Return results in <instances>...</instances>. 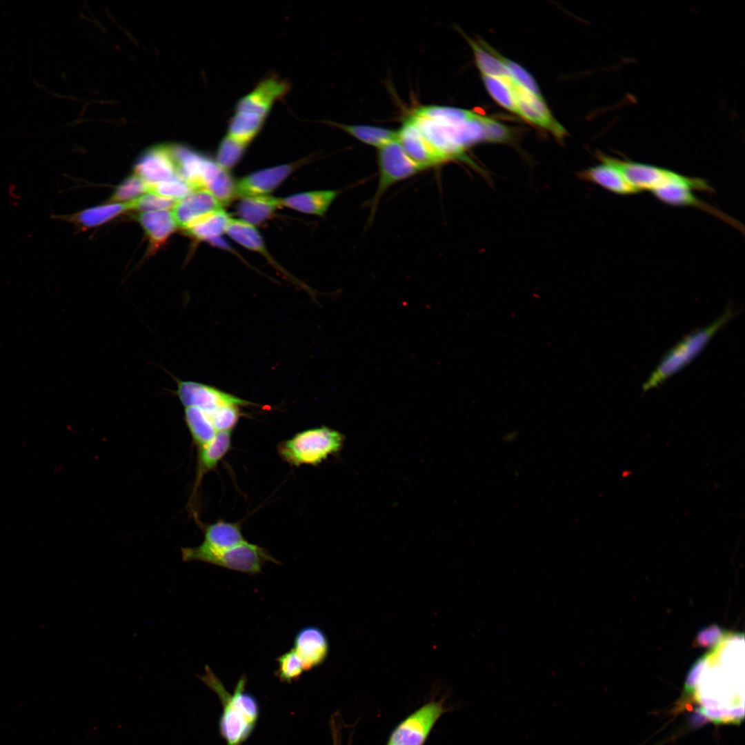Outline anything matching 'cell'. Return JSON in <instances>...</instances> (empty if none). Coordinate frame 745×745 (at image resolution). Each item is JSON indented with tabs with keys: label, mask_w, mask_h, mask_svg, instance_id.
<instances>
[{
	"label": "cell",
	"mask_w": 745,
	"mask_h": 745,
	"mask_svg": "<svg viewBox=\"0 0 745 745\" xmlns=\"http://www.w3.org/2000/svg\"><path fill=\"white\" fill-rule=\"evenodd\" d=\"M408 118L446 161L461 160L477 168L466 156V150L476 143L486 141L487 117L473 112L465 119H437L414 111Z\"/></svg>",
	"instance_id": "obj_1"
},
{
	"label": "cell",
	"mask_w": 745,
	"mask_h": 745,
	"mask_svg": "<svg viewBox=\"0 0 745 745\" xmlns=\"http://www.w3.org/2000/svg\"><path fill=\"white\" fill-rule=\"evenodd\" d=\"M735 315V310L728 306L711 324L686 335L663 356L643 384L642 390L647 392L660 386L688 366Z\"/></svg>",
	"instance_id": "obj_2"
},
{
	"label": "cell",
	"mask_w": 745,
	"mask_h": 745,
	"mask_svg": "<svg viewBox=\"0 0 745 745\" xmlns=\"http://www.w3.org/2000/svg\"><path fill=\"white\" fill-rule=\"evenodd\" d=\"M344 437L338 431L322 426L303 430L277 446L278 453L291 466H315L338 452Z\"/></svg>",
	"instance_id": "obj_3"
},
{
	"label": "cell",
	"mask_w": 745,
	"mask_h": 745,
	"mask_svg": "<svg viewBox=\"0 0 745 745\" xmlns=\"http://www.w3.org/2000/svg\"><path fill=\"white\" fill-rule=\"evenodd\" d=\"M597 155L616 167L639 192H653L671 186L685 187L693 191L714 192L707 181L700 177L685 176L666 168L620 159L602 152Z\"/></svg>",
	"instance_id": "obj_4"
},
{
	"label": "cell",
	"mask_w": 745,
	"mask_h": 745,
	"mask_svg": "<svg viewBox=\"0 0 745 745\" xmlns=\"http://www.w3.org/2000/svg\"><path fill=\"white\" fill-rule=\"evenodd\" d=\"M181 555L184 562H202L248 575L261 573L268 562L280 563L266 548L247 541L219 550L207 549L200 545L184 547L181 548Z\"/></svg>",
	"instance_id": "obj_5"
},
{
	"label": "cell",
	"mask_w": 745,
	"mask_h": 745,
	"mask_svg": "<svg viewBox=\"0 0 745 745\" xmlns=\"http://www.w3.org/2000/svg\"><path fill=\"white\" fill-rule=\"evenodd\" d=\"M198 677L217 694L222 703L223 713L219 720L221 735L228 745H241L248 737L256 722L245 713L209 666L206 665L204 674Z\"/></svg>",
	"instance_id": "obj_6"
},
{
	"label": "cell",
	"mask_w": 745,
	"mask_h": 745,
	"mask_svg": "<svg viewBox=\"0 0 745 745\" xmlns=\"http://www.w3.org/2000/svg\"><path fill=\"white\" fill-rule=\"evenodd\" d=\"M377 163L379 175L377 190L370 201L372 215L383 195L392 186L426 170L408 157L397 139L379 148Z\"/></svg>",
	"instance_id": "obj_7"
},
{
	"label": "cell",
	"mask_w": 745,
	"mask_h": 745,
	"mask_svg": "<svg viewBox=\"0 0 745 745\" xmlns=\"http://www.w3.org/2000/svg\"><path fill=\"white\" fill-rule=\"evenodd\" d=\"M446 711L443 701L424 704L395 727L386 745H424L434 725Z\"/></svg>",
	"instance_id": "obj_8"
},
{
	"label": "cell",
	"mask_w": 745,
	"mask_h": 745,
	"mask_svg": "<svg viewBox=\"0 0 745 745\" xmlns=\"http://www.w3.org/2000/svg\"><path fill=\"white\" fill-rule=\"evenodd\" d=\"M177 175L195 190L205 189L225 169L215 160L183 145L171 144Z\"/></svg>",
	"instance_id": "obj_9"
},
{
	"label": "cell",
	"mask_w": 745,
	"mask_h": 745,
	"mask_svg": "<svg viewBox=\"0 0 745 745\" xmlns=\"http://www.w3.org/2000/svg\"><path fill=\"white\" fill-rule=\"evenodd\" d=\"M176 394L183 407L196 406L205 411H212L225 406L254 405L215 387L192 381L178 380Z\"/></svg>",
	"instance_id": "obj_10"
},
{
	"label": "cell",
	"mask_w": 745,
	"mask_h": 745,
	"mask_svg": "<svg viewBox=\"0 0 745 745\" xmlns=\"http://www.w3.org/2000/svg\"><path fill=\"white\" fill-rule=\"evenodd\" d=\"M290 88L286 79L270 74L237 101L235 111L251 112L266 119L274 103L284 99Z\"/></svg>",
	"instance_id": "obj_11"
},
{
	"label": "cell",
	"mask_w": 745,
	"mask_h": 745,
	"mask_svg": "<svg viewBox=\"0 0 745 745\" xmlns=\"http://www.w3.org/2000/svg\"><path fill=\"white\" fill-rule=\"evenodd\" d=\"M135 170L149 186L179 177L171 144L158 145L146 150L138 159Z\"/></svg>",
	"instance_id": "obj_12"
},
{
	"label": "cell",
	"mask_w": 745,
	"mask_h": 745,
	"mask_svg": "<svg viewBox=\"0 0 745 745\" xmlns=\"http://www.w3.org/2000/svg\"><path fill=\"white\" fill-rule=\"evenodd\" d=\"M299 164L279 165L252 172L235 181L236 197L268 195L279 187Z\"/></svg>",
	"instance_id": "obj_13"
},
{
	"label": "cell",
	"mask_w": 745,
	"mask_h": 745,
	"mask_svg": "<svg viewBox=\"0 0 745 745\" xmlns=\"http://www.w3.org/2000/svg\"><path fill=\"white\" fill-rule=\"evenodd\" d=\"M510 82L516 100L517 114L559 138L564 137V128L553 117L542 96L530 92L513 79Z\"/></svg>",
	"instance_id": "obj_14"
},
{
	"label": "cell",
	"mask_w": 745,
	"mask_h": 745,
	"mask_svg": "<svg viewBox=\"0 0 745 745\" xmlns=\"http://www.w3.org/2000/svg\"><path fill=\"white\" fill-rule=\"evenodd\" d=\"M397 139L408 157L425 169L446 162L408 117L397 130Z\"/></svg>",
	"instance_id": "obj_15"
},
{
	"label": "cell",
	"mask_w": 745,
	"mask_h": 745,
	"mask_svg": "<svg viewBox=\"0 0 745 745\" xmlns=\"http://www.w3.org/2000/svg\"><path fill=\"white\" fill-rule=\"evenodd\" d=\"M293 649L300 657L304 670H310L324 662L330 644L326 633L319 627L308 626L300 629L294 638Z\"/></svg>",
	"instance_id": "obj_16"
},
{
	"label": "cell",
	"mask_w": 745,
	"mask_h": 745,
	"mask_svg": "<svg viewBox=\"0 0 745 745\" xmlns=\"http://www.w3.org/2000/svg\"><path fill=\"white\" fill-rule=\"evenodd\" d=\"M220 208L222 205L210 192L198 189L179 201L172 212L177 226L185 229L200 217Z\"/></svg>",
	"instance_id": "obj_17"
},
{
	"label": "cell",
	"mask_w": 745,
	"mask_h": 745,
	"mask_svg": "<svg viewBox=\"0 0 745 745\" xmlns=\"http://www.w3.org/2000/svg\"><path fill=\"white\" fill-rule=\"evenodd\" d=\"M597 157L601 163L579 172L578 177L581 179L598 185L618 195H631L639 192L616 167L605 159Z\"/></svg>",
	"instance_id": "obj_18"
},
{
	"label": "cell",
	"mask_w": 745,
	"mask_h": 745,
	"mask_svg": "<svg viewBox=\"0 0 745 745\" xmlns=\"http://www.w3.org/2000/svg\"><path fill=\"white\" fill-rule=\"evenodd\" d=\"M692 191L685 187L671 186L659 188L652 193L658 200L667 205L695 207L726 221L742 232L744 231L743 226L737 221L703 201L697 197Z\"/></svg>",
	"instance_id": "obj_19"
},
{
	"label": "cell",
	"mask_w": 745,
	"mask_h": 745,
	"mask_svg": "<svg viewBox=\"0 0 745 745\" xmlns=\"http://www.w3.org/2000/svg\"><path fill=\"white\" fill-rule=\"evenodd\" d=\"M335 190L304 192L280 198L282 208L303 213L324 216L338 195Z\"/></svg>",
	"instance_id": "obj_20"
},
{
	"label": "cell",
	"mask_w": 745,
	"mask_h": 745,
	"mask_svg": "<svg viewBox=\"0 0 745 745\" xmlns=\"http://www.w3.org/2000/svg\"><path fill=\"white\" fill-rule=\"evenodd\" d=\"M151 244V249L158 248L177 228L173 214L169 210L141 212L136 215Z\"/></svg>",
	"instance_id": "obj_21"
},
{
	"label": "cell",
	"mask_w": 745,
	"mask_h": 745,
	"mask_svg": "<svg viewBox=\"0 0 745 745\" xmlns=\"http://www.w3.org/2000/svg\"><path fill=\"white\" fill-rule=\"evenodd\" d=\"M245 541L239 524L218 520L203 527V540L199 545L219 550L234 547Z\"/></svg>",
	"instance_id": "obj_22"
},
{
	"label": "cell",
	"mask_w": 745,
	"mask_h": 745,
	"mask_svg": "<svg viewBox=\"0 0 745 745\" xmlns=\"http://www.w3.org/2000/svg\"><path fill=\"white\" fill-rule=\"evenodd\" d=\"M280 198L270 195L243 197L237 207L239 219L255 226L262 223L279 208Z\"/></svg>",
	"instance_id": "obj_23"
},
{
	"label": "cell",
	"mask_w": 745,
	"mask_h": 745,
	"mask_svg": "<svg viewBox=\"0 0 745 745\" xmlns=\"http://www.w3.org/2000/svg\"><path fill=\"white\" fill-rule=\"evenodd\" d=\"M232 430L219 432L208 443L199 448L197 481L214 470L231 448Z\"/></svg>",
	"instance_id": "obj_24"
},
{
	"label": "cell",
	"mask_w": 745,
	"mask_h": 745,
	"mask_svg": "<svg viewBox=\"0 0 745 745\" xmlns=\"http://www.w3.org/2000/svg\"><path fill=\"white\" fill-rule=\"evenodd\" d=\"M231 218L222 208L200 217L185 230L195 239L210 241L226 233Z\"/></svg>",
	"instance_id": "obj_25"
},
{
	"label": "cell",
	"mask_w": 745,
	"mask_h": 745,
	"mask_svg": "<svg viewBox=\"0 0 745 745\" xmlns=\"http://www.w3.org/2000/svg\"><path fill=\"white\" fill-rule=\"evenodd\" d=\"M266 118L244 111H235L228 123V136L249 145L263 128Z\"/></svg>",
	"instance_id": "obj_26"
},
{
	"label": "cell",
	"mask_w": 745,
	"mask_h": 745,
	"mask_svg": "<svg viewBox=\"0 0 745 745\" xmlns=\"http://www.w3.org/2000/svg\"><path fill=\"white\" fill-rule=\"evenodd\" d=\"M128 209L130 206L128 202L110 203L86 209L72 215L61 216L60 218H64L82 228H88L105 223Z\"/></svg>",
	"instance_id": "obj_27"
},
{
	"label": "cell",
	"mask_w": 745,
	"mask_h": 745,
	"mask_svg": "<svg viewBox=\"0 0 745 745\" xmlns=\"http://www.w3.org/2000/svg\"><path fill=\"white\" fill-rule=\"evenodd\" d=\"M184 419L198 448L208 443L217 433L206 413L199 407H184Z\"/></svg>",
	"instance_id": "obj_28"
},
{
	"label": "cell",
	"mask_w": 745,
	"mask_h": 745,
	"mask_svg": "<svg viewBox=\"0 0 745 745\" xmlns=\"http://www.w3.org/2000/svg\"><path fill=\"white\" fill-rule=\"evenodd\" d=\"M332 123L357 140L379 148L397 138V131L390 129L366 125Z\"/></svg>",
	"instance_id": "obj_29"
},
{
	"label": "cell",
	"mask_w": 745,
	"mask_h": 745,
	"mask_svg": "<svg viewBox=\"0 0 745 745\" xmlns=\"http://www.w3.org/2000/svg\"><path fill=\"white\" fill-rule=\"evenodd\" d=\"M468 41L474 52L476 64L482 75L512 78L508 68L490 50L487 44L482 43L484 48H481L470 39Z\"/></svg>",
	"instance_id": "obj_30"
},
{
	"label": "cell",
	"mask_w": 745,
	"mask_h": 745,
	"mask_svg": "<svg viewBox=\"0 0 745 745\" xmlns=\"http://www.w3.org/2000/svg\"><path fill=\"white\" fill-rule=\"evenodd\" d=\"M482 79L490 96L502 107L517 113L516 100L510 83L511 78L482 75Z\"/></svg>",
	"instance_id": "obj_31"
},
{
	"label": "cell",
	"mask_w": 745,
	"mask_h": 745,
	"mask_svg": "<svg viewBox=\"0 0 745 745\" xmlns=\"http://www.w3.org/2000/svg\"><path fill=\"white\" fill-rule=\"evenodd\" d=\"M248 145L226 135L218 146L215 161L230 171L241 159Z\"/></svg>",
	"instance_id": "obj_32"
},
{
	"label": "cell",
	"mask_w": 745,
	"mask_h": 745,
	"mask_svg": "<svg viewBox=\"0 0 745 745\" xmlns=\"http://www.w3.org/2000/svg\"><path fill=\"white\" fill-rule=\"evenodd\" d=\"M276 660L278 663L276 675L282 682L291 683L304 670L303 663L293 648L279 656Z\"/></svg>",
	"instance_id": "obj_33"
},
{
	"label": "cell",
	"mask_w": 745,
	"mask_h": 745,
	"mask_svg": "<svg viewBox=\"0 0 745 745\" xmlns=\"http://www.w3.org/2000/svg\"><path fill=\"white\" fill-rule=\"evenodd\" d=\"M194 190L189 183L179 177L150 186V193L177 201L183 199Z\"/></svg>",
	"instance_id": "obj_34"
},
{
	"label": "cell",
	"mask_w": 745,
	"mask_h": 745,
	"mask_svg": "<svg viewBox=\"0 0 745 745\" xmlns=\"http://www.w3.org/2000/svg\"><path fill=\"white\" fill-rule=\"evenodd\" d=\"M145 192H150V186L135 174L126 178L117 187L109 201L132 200Z\"/></svg>",
	"instance_id": "obj_35"
},
{
	"label": "cell",
	"mask_w": 745,
	"mask_h": 745,
	"mask_svg": "<svg viewBox=\"0 0 745 745\" xmlns=\"http://www.w3.org/2000/svg\"><path fill=\"white\" fill-rule=\"evenodd\" d=\"M205 412L217 433L232 430L240 417L239 407L236 406H225Z\"/></svg>",
	"instance_id": "obj_36"
},
{
	"label": "cell",
	"mask_w": 745,
	"mask_h": 745,
	"mask_svg": "<svg viewBox=\"0 0 745 745\" xmlns=\"http://www.w3.org/2000/svg\"><path fill=\"white\" fill-rule=\"evenodd\" d=\"M179 201L159 196L153 193H148L140 196L137 199L128 201L130 209H136L142 211L164 210L174 208Z\"/></svg>",
	"instance_id": "obj_37"
},
{
	"label": "cell",
	"mask_w": 745,
	"mask_h": 745,
	"mask_svg": "<svg viewBox=\"0 0 745 745\" xmlns=\"http://www.w3.org/2000/svg\"><path fill=\"white\" fill-rule=\"evenodd\" d=\"M488 48L508 68L515 81L530 92L541 96L536 82L527 71L515 62L504 58L490 46Z\"/></svg>",
	"instance_id": "obj_38"
},
{
	"label": "cell",
	"mask_w": 745,
	"mask_h": 745,
	"mask_svg": "<svg viewBox=\"0 0 745 745\" xmlns=\"http://www.w3.org/2000/svg\"><path fill=\"white\" fill-rule=\"evenodd\" d=\"M485 130L487 141L506 142L511 138V133L506 126L488 117Z\"/></svg>",
	"instance_id": "obj_39"
}]
</instances>
